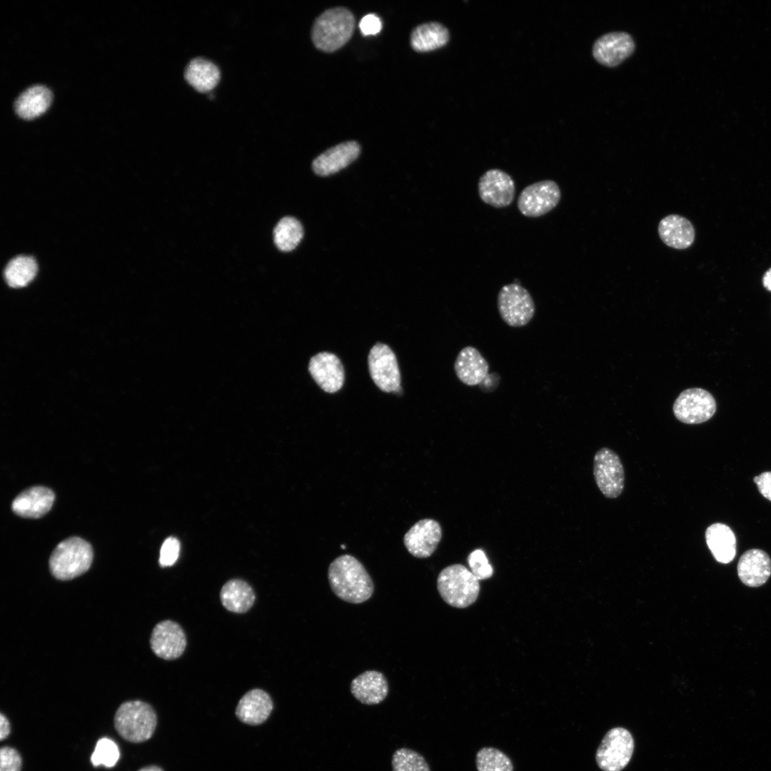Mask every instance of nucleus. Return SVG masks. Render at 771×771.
<instances>
[{
  "mask_svg": "<svg viewBox=\"0 0 771 771\" xmlns=\"http://www.w3.org/2000/svg\"><path fill=\"white\" fill-rule=\"evenodd\" d=\"M328 579L333 593L349 603L366 602L374 591L373 580L365 567L351 555H342L330 564Z\"/></svg>",
  "mask_w": 771,
  "mask_h": 771,
  "instance_id": "f257e3e1",
  "label": "nucleus"
},
{
  "mask_svg": "<svg viewBox=\"0 0 771 771\" xmlns=\"http://www.w3.org/2000/svg\"><path fill=\"white\" fill-rule=\"evenodd\" d=\"M354 28L355 19L351 11L345 7L331 8L314 21L311 39L318 49L334 52L349 41Z\"/></svg>",
  "mask_w": 771,
  "mask_h": 771,
  "instance_id": "f03ea898",
  "label": "nucleus"
},
{
  "mask_svg": "<svg viewBox=\"0 0 771 771\" xmlns=\"http://www.w3.org/2000/svg\"><path fill=\"white\" fill-rule=\"evenodd\" d=\"M91 545L79 537H71L61 542L49 558V569L54 577L69 580L86 573L93 560Z\"/></svg>",
  "mask_w": 771,
  "mask_h": 771,
  "instance_id": "7ed1b4c3",
  "label": "nucleus"
},
{
  "mask_svg": "<svg viewBox=\"0 0 771 771\" xmlns=\"http://www.w3.org/2000/svg\"><path fill=\"white\" fill-rule=\"evenodd\" d=\"M157 725L153 708L140 700L123 702L114 715V727L124 740L134 743L143 742L151 737Z\"/></svg>",
  "mask_w": 771,
  "mask_h": 771,
  "instance_id": "20e7f679",
  "label": "nucleus"
},
{
  "mask_svg": "<svg viewBox=\"0 0 771 771\" xmlns=\"http://www.w3.org/2000/svg\"><path fill=\"white\" fill-rule=\"evenodd\" d=\"M437 588L442 599L449 605L465 608L478 598L479 580L470 570L460 564L443 569L437 579Z\"/></svg>",
  "mask_w": 771,
  "mask_h": 771,
  "instance_id": "39448f33",
  "label": "nucleus"
},
{
  "mask_svg": "<svg viewBox=\"0 0 771 771\" xmlns=\"http://www.w3.org/2000/svg\"><path fill=\"white\" fill-rule=\"evenodd\" d=\"M497 307L502 320L513 328L526 326L535 313L531 295L526 288L515 283L500 288L497 297Z\"/></svg>",
  "mask_w": 771,
  "mask_h": 771,
  "instance_id": "423d86ee",
  "label": "nucleus"
},
{
  "mask_svg": "<svg viewBox=\"0 0 771 771\" xmlns=\"http://www.w3.org/2000/svg\"><path fill=\"white\" fill-rule=\"evenodd\" d=\"M634 750L631 733L623 727H614L604 736L595 755L603 771H620L630 762Z\"/></svg>",
  "mask_w": 771,
  "mask_h": 771,
  "instance_id": "0eeeda50",
  "label": "nucleus"
},
{
  "mask_svg": "<svg viewBox=\"0 0 771 771\" xmlns=\"http://www.w3.org/2000/svg\"><path fill=\"white\" fill-rule=\"evenodd\" d=\"M560 197L561 192L557 183L553 180H543L524 188L518 198L517 206L526 217H540L556 207Z\"/></svg>",
  "mask_w": 771,
  "mask_h": 771,
  "instance_id": "6e6552de",
  "label": "nucleus"
},
{
  "mask_svg": "<svg viewBox=\"0 0 771 771\" xmlns=\"http://www.w3.org/2000/svg\"><path fill=\"white\" fill-rule=\"evenodd\" d=\"M675 416L686 424H698L710 419L716 411V402L707 390L692 388L683 390L672 407Z\"/></svg>",
  "mask_w": 771,
  "mask_h": 771,
  "instance_id": "1a4fd4ad",
  "label": "nucleus"
},
{
  "mask_svg": "<svg viewBox=\"0 0 771 771\" xmlns=\"http://www.w3.org/2000/svg\"><path fill=\"white\" fill-rule=\"evenodd\" d=\"M593 475L601 493L608 498H616L624 488L625 474L622 462L613 450L602 448L595 455Z\"/></svg>",
  "mask_w": 771,
  "mask_h": 771,
  "instance_id": "9d476101",
  "label": "nucleus"
},
{
  "mask_svg": "<svg viewBox=\"0 0 771 771\" xmlns=\"http://www.w3.org/2000/svg\"><path fill=\"white\" fill-rule=\"evenodd\" d=\"M368 367L376 385L383 391L390 393L400 388V375L396 357L386 344L378 343L370 351Z\"/></svg>",
  "mask_w": 771,
  "mask_h": 771,
  "instance_id": "9b49d317",
  "label": "nucleus"
},
{
  "mask_svg": "<svg viewBox=\"0 0 771 771\" xmlns=\"http://www.w3.org/2000/svg\"><path fill=\"white\" fill-rule=\"evenodd\" d=\"M478 191L480 198L496 208L510 206L514 200L515 186L512 177L500 169L492 168L479 178Z\"/></svg>",
  "mask_w": 771,
  "mask_h": 771,
  "instance_id": "f8f14e48",
  "label": "nucleus"
},
{
  "mask_svg": "<svg viewBox=\"0 0 771 771\" xmlns=\"http://www.w3.org/2000/svg\"><path fill=\"white\" fill-rule=\"evenodd\" d=\"M150 645L153 653L164 660L178 658L186 646V638L182 628L176 622L166 620L153 628Z\"/></svg>",
  "mask_w": 771,
  "mask_h": 771,
  "instance_id": "ddd939ff",
  "label": "nucleus"
},
{
  "mask_svg": "<svg viewBox=\"0 0 771 771\" xmlns=\"http://www.w3.org/2000/svg\"><path fill=\"white\" fill-rule=\"evenodd\" d=\"M442 536L438 522L433 519H423L415 523L405 534L403 543L407 550L414 557L426 558L435 550Z\"/></svg>",
  "mask_w": 771,
  "mask_h": 771,
  "instance_id": "4468645a",
  "label": "nucleus"
},
{
  "mask_svg": "<svg viewBox=\"0 0 771 771\" xmlns=\"http://www.w3.org/2000/svg\"><path fill=\"white\" fill-rule=\"evenodd\" d=\"M635 50L632 36L625 32H611L603 35L593 44V55L600 64L614 67L628 58Z\"/></svg>",
  "mask_w": 771,
  "mask_h": 771,
  "instance_id": "2eb2a0df",
  "label": "nucleus"
},
{
  "mask_svg": "<svg viewBox=\"0 0 771 771\" xmlns=\"http://www.w3.org/2000/svg\"><path fill=\"white\" fill-rule=\"evenodd\" d=\"M309 372L316 383L327 393H336L344 382L343 367L333 353L321 352L309 362Z\"/></svg>",
  "mask_w": 771,
  "mask_h": 771,
  "instance_id": "dca6fc26",
  "label": "nucleus"
},
{
  "mask_svg": "<svg viewBox=\"0 0 771 771\" xmlns=\"http://www.w3.org/2000/svg\"><path fill=\"white\" fill-rule=\"evenodd\" d=\"M361 153L358 142L348 141L328 148L312 163L314 172L322 176L333 174L354 161Z\"/></svg>",
  "mask_w": 771,
  "mask_h": 771,
  "instance_id": "f3484780",
  "label": "nucleus"
},
{
  "mask_svg": "<svg viewBox=\"0 0 771 771\" xmlns=\"http://www.w3.org/2000/svg\"><path fill=\"white\" fill-rule=\"evenodd\" d=\"M55 499L54 492L44 486L29 488L13 500L11 509L16 515L28 518H39L51 508Z\"/></svg>",
  "mask_w": 771,
  "mask_h": 771,
  "instance_id": "a211bd4d",
  "label": "nucleus"
},
{
  "mask_svg": "<svg viewBox=\"0 0 771 771\" xmlns=\"http://www.w3.org/2000/svg\"><path fill=\"white\" fill-rule=\"evenodd\" d=\"M351 692L362 704L373 705L383 702L388 694L389 687L385 675L376 670L365 671L351 683Z\"/></svg>",
  "mask_w": 771,
  "mask_h": 771,
  "instance_id": "6ab92c4d",
  "label": "nucleus"
},
{
  "mask_svg": "<svg viewBox=\"0 0 771 771\" xmlns=\"http://www.w3.org/2000/svg\"><path fill=\"white\" fill-rule=\"evenodd\" d=\"M454 371L463 383L473 386L480 385L489 375V364L476 348L465 346L457 355Z\"/></svg>",
  "mask_w": 771,
  "mask_h": 771,
  "instance_id": "aec40b11",
  "label": "nucleus"
},
{
  "mask_svg": "<svg viewBox=\"0 0 771 771\" xmlns=\"http://www.w3.org/2000/svg\"><path fill=\"white\" fill-rule=\"evenodd\" d=\"M737 574L740 580L749 587L763 585L771 574L770 556L760 549L745 551L739 559Z\"/></svg>",
  "mask_w": 771,
  "mask_h": 771,
  "instance_id": "412c9836",
  "label": "nucleus"
},
{
  "mask_svg": "<svg viewBox=\"0 0 771 771\" xmlns=\"http://www.w3.org/2000/svg\"><path fill=\"white\" fill-rule=\"evenodd\" d=\"M657 231L662 241L675 249L687 248L695 241L693 225L687 218L677 214L668 215L662 218Z\"/></svg>",
  "mask_w": 771,
  "mask_h": 771,
  "instance_id": "4be33fe9",
  "label": "nucleus"
},
{
  "mask_svg": "<svg viewBox=\"0 0 771 771\" xmlns=\"http://www.w3.org/2000/svg\"><path fill=\"white\" fill-rule=\"evenodd\" d=\"M273 708V701L266 692L261 689H253L239 700L236 715L246 724L258 725L268 719Z\"/></svg>",
  "mask_w": 771,
  "mask_h": 771,
  "instance_id": "5701e85b",
  "label": "nucleus"
},
{
  "mask_svg": "<svg viewBox=\"0 0 771 771\" xmlns=\"http://www.w3.org/2000/svg\"><path fill=\"white\" fill-rule=\"evenodd\" d=\"M708 548L715 560L723 564L732 562L736 555V538L727 525L716 523L705 531Z\"/></svg>",
  "mask_w": 771,
  "mask_h": 771,
  "instance_id": "b1692460",
  "label": "nucleus"
},
{
  "mask_svg": "<svg viewBox=\"0 0 771 771\" xmlns=\"http://www.w3.org/2000/svg\"><path fill=\"white\" fill-rule=\"evenodd\" d=\"M184 78L197 91L206 93L217 86L221 79V71L213 62L197 57L191 59L186 66Z\"/></svg>",
  "mask_w": 771,
  "mask_h": 771,
  "instance_id": "393cba45",
  "label": "nucleus"
},
{
  "mask_svg": "<svg viewBox=\"0 0 771 771\" xmlns=\"http://www.w3.org/2000/svg\"><path fill=\"white\" fill-rule=\"evenodd\" d=\"M255 593L251 586L241 579H232L226 582L220 593L223 606L228 611L236 613L247 612L253 605Z\"/></svg>",
  "mask_w": 771,
  "mask_h": 771,
  "instance_id": "a878e982",
  "label": "nucleus"
},
{
  "mask_svg": "<svg viewBox=\"0 0 771 771\" xmlns=\"http://www.w3.org/2000/svg\"><path fill=\"white\" fill-rule=\"evenodd\" d=\"M52 95L44 86L36 85L23 91L14 103L16 114L24 119H32L43 114L49 106Z\"/></svg>",
  "mask_w": 771,
  "mask_h": 771,
  "instance_id": "bb28decb",
  "label": "nucleus"
},
{
  "mask_svg": "<svg viewBox=\"0 0 771 771\" xmlns=\"http://www.w3.org/2000/svg\"><path fill=\"white\" fill-rule=\"evenodd\" d=\"M448 39L446 27L438 22H428L418 25L412 31L410 43L415 51L424 52L445 45Z\"/></svg>",
  "mask_w": 771,
  "mask_h": 771,
  "instance_id": "cd10ccee",
  "label": "nucleus"
},
{
  "mask_svg": "<svg viewBox=\"0 0 771 771\" xmlns=\"http://www.w3.org/2000/svg\"><path fill=\"white\" fill-rule=\"evenodd\" d=\"M37 269V264L34 258L19 256L7 263L4 270L5 280L12 288L24 287L34 279Z\"/></svg>",
  "mask_w": 771,
  "mask_h": 771,
  "instance_id": "c85d7f7f",
  "label": "nucleus"
},
{
  "mask_svg": "<svg viewBox=\"0 0 771 771\" xmlns=\"http://www.w3.org/2000/svg\"><path fill=\"white\" fill-rule=\"evenodd\" d=\"M303 236L301 223L293 217H284L276 226L274 242L282 251H291L300 243Z\"/></svg>",
  "mask_w": 771,
  "mask_h": 771,
  "instance_id": "c756f323",
  "label": "nucleus"
},
{
  "mask_svg": "<svg viewBox=\"0 0 771 771\" xmlns=\"http://www.w3.org/2000/svg\"><path fill=\"white\" fill-rule=\"evenodd\" d=\"M475 763L478 771H513V765L508 756L492 747L478 750Z\"/></svg>",
  "mask_w": 771,
  "mask_h": 771,
  "instance_id": "7c9ffc66",
  "label": "nucleus"
},
{
  "mask_svg": "<svg viewBox=\"0 0 771 771\" xmlns=\"http://www.w3.org/2000/svg\"><path fill=\"white\" fill-rule=\"evenodd\" d=\"M391 765L393 771H430L423 755L406 747L399 748L394 752Z\"/></svg>",
  "mask_w": 771,
  "mask_h": 771,
  "instance_id": "2f4dec72",
  "label": "nucleus"
},
{
  "mask_svg": "<svg viewBox=\"0 0 771 771\" xmlns=\"http://www.w3.org/2000/svg\"><path fill=\"white\" fill-rule=\"evenodd\" d=\"M120 752L117 745L111 739L104 737L96 745L91 755V762L94 767L101 765L106 767L114 766L119 759Z\"/></svg>",
  "mask_w": 771,
  "mask_h": 771,
  "instance_id": "473e14b6",
  "label": "nucleus"
},
{
  "mask_svg": "<svg viewBox=\"0 0 771 771\" xmlns=\"http://www.w3.org/2000/svg\"><path fill=\"white\" fill-rule=\"evenodd\" d=\"M468 563L470 571L478 580L488 579L493 575V568L483 550L477 549L471 552L468 557Z\"/></svg>",
  "mask_w": 771,
  "mask_h": 771,
  "instance_id": "72a5a7b5",
  "label": "nucleus"
},
{
  "mask_svg": "<svg viewBox=\"0 0 771 771\" xmlns=\"http://www.w3.org/2000/svg\"><path fill=\"white\" fill-rule=\"evenodd\" d=\"M180 543L178 539L169 537L164 540L160 550L159 563L162 567L173 565L178 559Z\"/></svg>",
  "mask_w": 771,
  "mask_h": 771,
  "instance_id": "f704fd0d",
  "label": "nucleus"
},
{
  "mask_svg": "<svg viewBox=\"0 0 771 771\" xmlns=\"http://www.w3.org/2000/svg\"><path fill=\"white\" fill-rule=\"evenodd\" d=\"M22 760L19 752L10 747L0 750V771H21Z\"/></svg>",
  "mask_w": 771,
  "mask_h": 771,
  "instance_id": "c9c22d12",
  "label": "nucleus"
},
{
  "mask_svg": "<svg viewBox=\"0 0 771 771\" xmlns=\"http://www.w3.org/2000/svg\"><path fill=\"white\" fill-rule=\"evenodd\" d=\"M359 28L363 36L376 35L381 31L382 22L377 15L368 14L361 19Z\"/></svg>",
  "mask_w": 771,
  "mask_h": 771,
  "instance_id": "e433bc0d",
  "label": "nucleus"
},
{
  "mask_svg": "<svg viewBox=\"0 0 771 771\" xmlns=\"http://www.w3.org/2000/svg\"><path fill=\"white\" fill-rule=\"evenodd\" d=\"M759 492L771 501V471L762 473L753 479Z\"/></svg>",
  "mask_w": 771,
  "mask_h": 771,
  "instance_id": "4c0bfd02",
  "label": "nucleus"
},
{
  "mask_svg": "<svg viewBox=\"0 0 771 771\" xmlns=\"http://www.w3.org/2000/svg\"><path fill=\"white\" fill-rule=\"evenodd\" d=\"M11 732L9 720L2 713L0 714V740H5Z\"/></svg>",
  "mask_w": 771,
  "mask_h": 771,
  "instance_id": "58836bf2",
  "label": "nucleus"
},
{
  "mask_svg": "<svg viewBox=\"0 0 771 771\" xmlns=\"http://www.w3.org/2000/svg\"><path fill=\"white\" fill-rule=\"evenodd\" d=\"M762 283L764 287L769 291H771V268H769L762 278Z\"/></svg>",
  "mask_w": 771,
  "mask_h": 771,
  "instance_id": "ea45409f",
  "label": "nucleus"
},
{
  "mask_svg": "<svg viewBox=\"0 0 771 771\" xmlns=\"http://www.w3.org/2000/svg\"><path fill=\"white\" fill-rule=\"evenodd\" d=\"M138 771H163V770L161 767H159L158 766L151 765V766H147V767H143V768L140 769Z\"/></svg>",
  "mask_w": 771,
  "mask_h": 771,
  "instance_id": "a19ab883",
  "label": "nucleus"
}]
</instances>
